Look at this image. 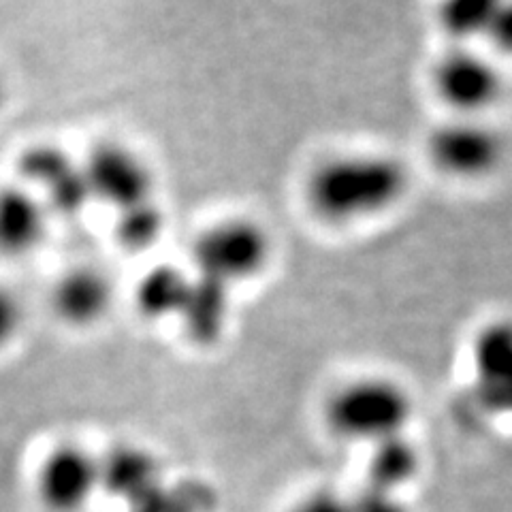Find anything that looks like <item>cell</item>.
Returning <instances> with one entry per match:
<instances>
[{
    "mask_svg": "<svg viewBox=\"0 0 512 512\" xmlns=\"http://www.w3.org/2000/svg\"><path fill=\"white\" fill-rule=\"evenodd\" d=\"M408 190V171L387 154H346L325 160L308 180L312 212L327 222H357L391 210Z\"/></svg>",
    "mask_w": 512,
    "mask_h": 512,
    "instance_id": "obj_1",
    "label": "cell"
},
{
    "mask_svg": "<svg viewBox=\"0 0 512 512\" xmlns=\"http://www.w3.org/2000/svg\"><path fill=\"white\" fill-rule=\"evenodd\" d=\"M412 416L410 393L391 378H359L335 391L325 410L327 427L352 442L376 444L404 434Z\"/></svg>",
    "mask_w": 512,
    "mask_h": 512,
    "instance_id": "obj_2",
    "label": "cell"
},
{
    "mask_svg": "<svg viewBox=\"0 0 512 512\" xmlns=\"http://www.w3.org/2000/svg\"><path fill=\"white\" fill-rule=\"evenodd\" d=\"M269 259V233L252 218H224L207 227L192 244L195 274L229 288L259 276Z\"/></svg>",
    "mask_w": 512,
    "mask_h": 512,
    "instance_id": "obj_3",
    "label": "cell"
},
{
    "mask_svg": "<svg viewBox=\"0 0 512 512\" xmlns=\"http://www.w3.org/2000/svg\"><path fill=\"white\" fill-rule=\"evenodd\" d=\"M427 154L442 173L457 180H480L498 169L504 156L500 135L476 118H457L438 126Z\"/></svg>",
    "mask_w": 512,
    "mask_h": 512,
    "instance_id": "obj_4",
    "label": "cell"
},
{
    "mask_svg": "<svg viewBox=\"0 0 512 512\" xmlns=\"http://www.w3.org/2000/svg\"><path fill=\"white\" fill-rule=\"evenodd\" d=\"M431 82L440 101L457 111L459 118H474L498 103L504 86L498 67L489 58L461 45L436 62Z\"/></svg>",
    "mask_w": 512,
    "mask_h": 512,
    "instance_id": "obj_5",
    "label": "cell"
},
{
    "mask_svg": "<svg viewBox=\"0 0 512 512\" xmlns=\"http://www.w3.org/2000/svg\"><path fill=\"white\" fill-rule=\"evenodd\" d=\"M84 173L92 201H101L111 210L146 203L152 197V171L135 150L122 143H101L84 160Z\"/></svg>",
    "mask_w": 512,
    "mask_h": 512,
    "instance_id": "obj_6",
    "label": "cell"
},
{
    "mask_svg": "<svg viewBox=\"0 0 512 512\" xmlns=\"http://www.w3.org/2000/svg\"><path fill=\"white\" fill-rule=\"evenodd\" d=\"M35 491L50 512H79L99 491V457L86 446L62 442L37 468Z\"/></svg>",
    "mask_w": 512,
    "mask_h": 512,
    "instance_id": "obj_7",
    "label": "cell"
},
{
    "mask_svg": "<svg viewBox=\"0 0 512 512\" xmlns=\"http://www.w3.org/2000/svg\"><path fill=\"white\" fill-rule=\"evenodd\" d=\"M20 173L41 192V203L56 214L77 216L90 205L92 197L84 165L56 146H35L22 154Z\"/></svg>",
    "mask_w": 512,
    "mask_h": 512,
    "instance_id": "obj_8",
    "label": "cell"
},
{
    "mask_svg": "<svg viewBox=\"0 0 512 512\" xmlns=\"http://www.w3.org/2000/svg\"><path fill=\"white\" fill-rule=\"evenodd\" d=\"M478 399L489 410L504 412L512 397V333L506 323L480 331L474 344Z\"/></svg>",
    "mask_w": 512,
    "mask_h": 512,
    "instance_id": "obj_9",
    "label": "cell"
},
{
    "mask_svg": "<svg viewBox=\"0 0 512 512\" xmlns=\"http://www.w3.org/2000/svg\"><path fill=\"white\" fill-rule=\"evenodd\" d=\"M114 288L105 274L92 267H75L64 274L52 295L56 314L73 327L99 323L111 308Z\"/></svg>",
    "mask_w": 512,
    "mask_h": 512,
    "instance_id": "obj_10",
    "label": "cell"
},
{
    "mask_svg": "<svg viewBox=\"0 0 512 512\" xmlns=\"http://www.w3.org/2000/svg\"><path fill=\"white\" fill-rule=\"evenodd\" d=\"M163 480L158 459L148 448L118 444L99 457V489L124 504Z\"/></svg>",
    "mask_w": 512,
    "mask_h": 512,
    "instance_id": "obj_11",
    "label": "cell"
},
{
    "mask_svg": "<svg viewBox=\"0 0 512 512\" xmlns=\"http://www.w3.org/2000/svg\"><path fill=\"white\" fill-rule=\"evenodd\" d=\"M47 231V207L28 188H0V252L22 256L35 250Z\"/></svg>",
    "mask_w": 512,
    "mask_h": 512,
    "instance_id": "obj_12",
    "label": "cell"
},
{
    "mask_svg": "<svg viewBox=\"0 0 512 512\" xmlns=\"http://www.w3.org/2000/svg\"><path fill=\"white\" fill-rule=\"evenodd\" d=\"M231 291L212 278L190 274L188 295L178 316L190 342L212 346L222 340L231 314Z\"/></svg>",
    "mask_w": 512,
    "mask_h": 512,
    "instance_id": "obj_13",
    "label": "cell"
},
{
    "mask_svg": "<svg viewBox=\"0 0 512 512\" xmlns=\"http://www.w3.org/2000/svg\"><path fill=\"white\" fill-rule=\"evenodd\" d=\"M438 22L459 43L489 37L504 50L510 43L512 18L506 0H442Z\"/></svg>",
    "mask_w": 512,
    "mask_h": 512,
    "instance_id": "obj_14",
    "label": "cell"
},
{
    "mask_svg": "<svg viewBox=\"0 0 512 512\" xmlns=\"http://www.w3.org/2000/svg\"><path fill=\"white\" fill-rule=\"evenodd\" d=\"M190 274L178 265L160 263L148 269L137 282L135 306L152 320L180 316L188 295Z\"/></svg>",
    "mask_w": 512,
    "mask_h": 512,
    "instance_id": "obj_15",
    "label": "cell"
},
{
    "mask_svg": "<svg viewBox=\"0 0 512 512\" xmlns=\"http://www.w3.org/2000/svg\"><path fill=\"white\" fill-rule=\"evenodd\" d=\"M419 468V448L406 438V434H399L372 444L370 459H367V485L399 493V489L416 478Z\"/></svg>",
    "mask_w": 512,
    "mask_h": 512,
    "instance_id": "obj_16",
    "label": "cell"
},
{
    "mask_svg": "<svg viewBox=\"0 0 512 512\" xmlns=\"http://www.w3.org/2000/svg\"><path fill=\"white\" fill-rule=\"evenodd\" d=\"M114 231L122 248L131 252L150 250L165 231V214L160 210V205L150 199L116 212Z\"/></svg>",
    "mask_w": 512,
    "mask_h": 512,
    "instance_id": "obj_17",
    "label": "cell"
},
{
    "mask_svg": "<svg viewBox=\"0 0 512 512\" xmlns=\"http://www.w3.org/2000/svg\"><path fill=\"white\" fill-rule=\"evenodd\" d=\"M348 512H408L399 493L382 491L367 485L348 500Z\"/></svg>",
    "mask_w": 512,
    "mask_h": 512,
    "instance_id": "obj_18",
    "label": "cell"
},
{
    "mask_svg": "<svg viewBox=\"0 0 512 512\" xmlns=\"http://www.w3.org/2000/svg\"><path fill=\"white\" fill-rule=\"evenodd\" d=\"M288 512H348V500L335 491L320 489L301 498Z\"/></svg>",
    "mask_w": 512,
    "mask_h": 512,
    "instance_id": "obj_19",
    "label": "cell"
},
{
    "mask_svg": "<svg viewBox=\"0 0 512 512\" xmlns=\"http://www.w3.org/2000/svg\"><path fill=\"white\" fill-rule=\"evenodd\" d=\"M20 327V303L0 286V348H3Z\"/></svg>",
    "mask_w": 512,
    "mask_h": 512,
    "instance_id": "obj_20",
    "label": "cell"
},
{
    "mask_svg": "<svg viewBox=\"0 0 512 512\" xmlns=\"http://www.w3.org/2000/svg\"><path fill=\"white\" fill-rule=\"evenodd\" d=\"M3 94H5V86H3V77H0V103H3Z\"/></svg>",
    "mask_w": 512,
    "mask_h": 512,
    "instance_id": "obj_21",
    "label": "cell"
}]
</instances>
